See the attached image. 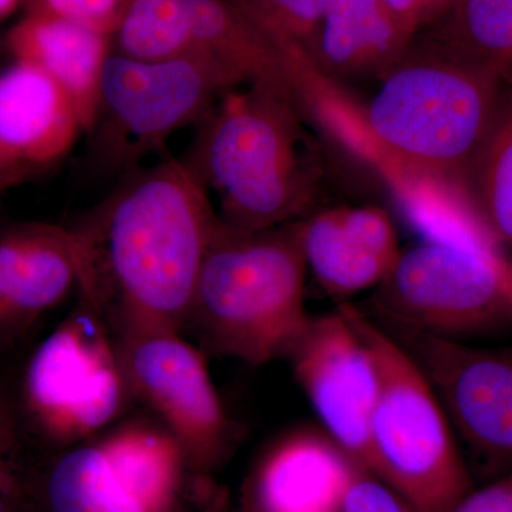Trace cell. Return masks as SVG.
<instances>
[{"mask_svg":"<svg viewBox=\"0 0 512 512\" xmlns=\"http://www.w3.org/2000/svg\"><path fill=\"white\" fill-rule=\"evenodd\" d=\"M448 512H512V470L473 488Z\"/></svg>","mask_w":512,"mask_h":512,"instance_id":"27","label":"cell"},{"mask_svg":"<svg viewBox=\"0 0 512 512\" xmlns=\"http://www.w3.org/2000/svg\"><path fill=\"white\" fill-rule=\"evenodd\" d=\"M342 512H420L370 471L359 468L346 494Z\"/></svg>","mask_w":512,"mask_h":512,"instance_id":"26","label":"cell"},{"mask_svg":"<svg viewBox=\"0 0 512 512\" xmlns=\"http://www.w3.org/2000/svg\"><path fill=\"white\" fill-rule=\"evenodd\" d=\"M80 133L73 100L43 70L15 60L0 73V165L33 171L55 163Z\"/></svg>","mask_w":512,"mask_h":512,"instance_id":"15","label":"cell"},{"mask_svg":"<svg viewBox=\"0 0 512 512\" xmlns=\"http://www.w3.org/2000/svg\"><path fill=\"white\" fill-rule=\"evenodd\" d=\"M298 107L288 90L252 82L229 90L205 119L190 164L217 195L224 224L264 231L306 218L322 167Z\"/></svg>","mask_w":512,"mask_h":512,"instance_id":"2","label":"cell"},{"mask_svg":"<svg viewBox=\"0 0 512 512\" xmlns=\"http://www.w3.org/2000/svg\"><path fill=\"white\" fill-rule=\"evenodd\" d=\"M414 36L384 0H329L305 56L325 79L382 80Z\"/></svg>","mask_w":512,"mask_h":512,"instance_id":"16","label":"cell"},{"mask_svg":"<svg viewBox=\"0 0 512 512\" xmlns=\"http://www.w3.org/2000/svg\"><path fill=\"white\" fill-rule=\"evenodd\" d=\"M461 194L491 237L512 249V92L503 100L460 183Z\"/></svg>","mask_w":512,"mask_h":512,"instance_id":"20","label":"cell"},{"mask_svg":"<svg viewBox=\"0 0 512 512\" xmlns=\"http://www.w3.org/2000/svg\"><path fill=\"white\" fill-rule=\"evenodd\" d=\"M301 238L308 271L338 298L377 288L402 254L389 215L372 205L303 218Z\"/></svg>","mask_w":512,"mask_h":512,"instance_id":"13","label":"cell"},{"mask_svg":"<svg viewBox=\"0 0 512 512\" xmlns=\"http://www.w3.org/2000/svg\"><path fill=\"white\" fill-rule=\"evenodd\" d=\"M269 35L308 52L329 0H234Z\"/></svg>","mask_w":512,"mask_h":512,"instance_id":"23","label":"cell"},{"mask_svg":"<svg viewBox=\"0 0 512 512\" xmlns=\"http://www.w3.org/2000/svg\"><path fill=\"white\" fill-rule=\"evenodd\" d=\"M32 170L19 165H0V197L25 183Z\"/></svg>","mask_w":512,"mask_h":512,"instance_id":"29","label":"cell"},{"mask_svg":"<svg viewBox=\"0 0 512 512\" xmlns=\"http://www.w3.org/2000/svg\"><path fill=\"white\" fill-rule=\"evenodd\" d=\"M286 359L322 430L370 471L369 427L376 402L375 363L340 309L309 318Z\"/></svg>","mask_w":512,"mask_h":512,"instance_id":"11","label":"cell"},{"mask_svg":"<svg viewBox=\"0 0 512 512\" xmlns=\"http://www.w3.org/2000/svg\"><path fill=\"white\" fill-rule=\"evenodd\" d=\"M128 394L116 339L92 306H79L35 350L23 400L37 430L74 443L109 426Z\"/></svg>","mask_w":512,"mask_h":512,"instance_id":"7","label":"cell"},{"mask_svg":"<svg viewBox=\"0 0 512 512\" xmlns=\"http://www.w3.org/2000/svg\"><path fill=\"white\" fill-rule=\"evenodd\" d=\"M376 367L369 427L370 473L420 512H448L474 488L439 396L399 339L340 303Z\"/></svg>","mask_w":512,"mask_h":512,"instance_id":"5","label":"cell"},{"mask_svg":"<svg viewBox=\"0 0 512 512\" xmlns=\"http://www.w3.org/2000/svg\"><path fill=\"white\" fill-rule=\"evenodd\" d=\"M50 512H146L117 480L99 446L73 448L46 483Z\"/></svg>","mask_w":512,"mask_h":512,"instance_id":"21","label":"cell"},{"mask_svg":"<svg viewBox=\"0 0 512 512\" xmlns=\"http://www.w3.org/2000/svg\"><path fill=\"white\" fill-rule=\"evenodd\" d=\"M25 504L18 424L8 399L0 394V512H25Z\"/></svg>","mask_w":512,"mask_h":512,"instance_id":"24","label":"cell"},{"mask_svg":"<svg viewBox=\"0 0 512 512\" xmlns=\"http://www.w3.org/2000/svg\"><path fill=\"white\" fill-rule=\"evenodd\" d=\"M359 468L325 431H292L262 458L251 512H342Z\"/></svg>","mask_w":512,"mask_h":512,"instance_id":"14","label":"cell"},{"mask_svg":"<svg viewBox=\"0 0 512 512\" xmlns=\"http://www.w3.org/2000/svg\"><path fill=\"white\" fill-rule=\"evenodd\" d=\"M402 330L400 343L426 375L451 427L493 480L512 470V349Z\"/></svg>","mask_w":512,"mask_h":512,"instance_id":"9","label":"cell"},{"mask_svg":"<svg viewBox=\"0 0 512 512\" xmlns=\"http://www.w3.org/2000/svg\"><path fill=\"white\" fill-rule=\"evenodd\" d=\"M220 222L187 161L170 158L136 175L72 228L80 299L116 340L181 332Z\"/></svg>","mask_w":512,"mask_h":512,"instance_id":"1","label":"cell"},{"mask_svg":"<svg viewBox=\"0 0 512 512\" xmlns=\"http://www.w3.org/2000/svg\"><path fill=\"white\" fill-rule=\"evenodd\" d=\"M22 0H0V20L5 19L6 16L10 15Z\"/></svg>","mask_w":512,"mask_h":512,"instance_id":"30","label":"cell"},{"mask_svg":"<svg viewBox=\"0 0 512 512\" xmlns=\"http://www.w3.org/2000/svg\"><path fill=\"white\" fill-rule=\"evenodd\" d=\"M131 0H40L39 8L110 36L116 33Z\"/></svg>","mask_w":512,"mask_h":512,"instance_id":"25","label":"cell"},{"mask_svg":"<svg viewBox=\"0 0 512 512\" xmlns=\"http://www.w3.org/2000/svg\"><path fill=\"white\" fill-rule=\"evenodd\" d=\"M79 281L72 229L18 222L0 229V340L18 338Z\"/></svg>","mask_w":512,"mask_h":512,"instance_id":"12","label":"cell"},{"mask_svg":"<svg viewBox=\"0 0 512 512\" xmlns=\"http://www.w3.org/2000/svg\"><path fill=\"white\" fill-rule=\"evenodd\" d=\"M397 328L456 339L512 326V259L500 245L423 239L375 293Z\"/></svg>","mask_w":512,"mask_h":512,"instance_id":"6","label":"cell"},{"mask_svg":"<svg viewBox=\"0 0 512 512\" xmlns=\"http://www.w3.org/2000/svg\"><path fill=\"white\" fill-rule=\"evenodd\" d=\"M116 345L128 392L157 413L185 458L211 467L227 456L237 430L200 350L180 332L128 336Z\"/></svg>","mask_w":512,"mask_h":512,"instance_id":"8","label":"cell"},{"mask_svg":"<svg viewBox=\"0 0 512 512\" xmlns=\"http://www.w3.org/2000/svg\"><path fill=\"white\" fill-rule=\"evenodd\" d=\"M244 76L208 57L138 60L110 55L100 84V113L121 137L158 143L175 131L207 119Z\"/></svg>","mask_w":512,"mask_h":512,"instance_id":"10","label":"cell"},{"mask_svg":"<svg viewBox=\"0 0 512 512\" xmlns=\"http://www.w3.org/2000/svg\"><path fill=\"white\" fill-rule=\"evenodd\" d=\"M110 36L37 8L10 30L16 60L39 67L73 100L83 131L99 123L100 84Z\"/></svg>","mask_w":512,"mask_h":512,"instance_id":"17","label":"cell"},{"mask_svg":"<svg viewBox=\"0 0 512 512\" xmlns=\"http://www.w3.org/2000/svg\"><path fill=\"white\" fill-rule=\"evenodd\" d=\"M430 42L512 92V0H458Z\"/></svg>","mask_w":512,"mask_h":512,"instance_id":"19","label":"cell"},{"mask_svg":"<svg viewBox=\"0 0 512 512\" xmlns=\"http://www.w3.org/2000/svg\"><path fill=\"white\" fill-rule=\"evenodd\" d=\"M114 35L131 59L188 57L187 0H131Z\"/></svg>","mask_w":512,"mask_h":512,"instance_id":"22","label":"cell"},{"mask_svg":"<svg viewBox=\"0 0 512 512\" xmlns=\"http://www.w3.org/2000/svg\"><path fill=\"white\" fill-rule=\"evenodd\" d=\"M301 221L264 231L220 222L187 325L218 355L262 366L288 356L311 316Z\"/></svg>","mask_w":512,"mask_h":512,"instance_id":"4","label":"cell"},{"mask_svg":"<svg viewBox=\"0 0 512 512\" xmlns=\"http://www.w3.org/2000/svg\"><path fill=\"white\" fill-rule=\"evenodd\" d=\"M117 480L146 512L163 510L174 493L185 454L164 427L130 423L99 444Z\"/></svg>","mask_w":512,"mask_h":512,"instance_id":"18","label":"cell"},{"mask_svg":"<svg viewBox=\"0 0 512 512\" xmlns=\"http://www.w3.org/2000/svg\"><path fill=\"white\" fill-rule=\"evenodd\" d=\"M410 32L430 28L454 8L458 0H384Z\"/></svg>","mask_w":512,"mask_h":512,"instance_id":"28","label":"cell"},{"mask_svg":"<svg viewBox=\"0 0 512 512\" xmlns=\"http://www.w3.org/2000/svg\"><path fill=\"white\" fill-rule=\"evenodd\" d=\"M380 82L365 111L379 150L409 181L463 195L461 180L493 124L503 84L431 42L412 43Z\"/></svg>","mask_w":512,"mask_h":512,"instance_id":"3","label":"cell"}]
</instances>
